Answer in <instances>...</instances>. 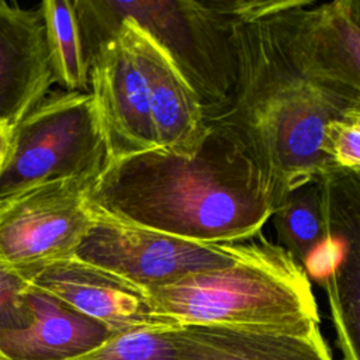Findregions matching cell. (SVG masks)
Returning <instances> with one entry per match:
<instances>
[{
	"label": "cell",
	"instance_id": "6da1fadb",
	"mask_svg": "<svg viewBox=\"0 0 360 360\" xmlns=\"http://www.w3.org/2000/svg\"><path fill=\"white\" fill-rule=\"evenodd\" d=\"M86 195L93 210L120 222L201 243L249 239L274 211L250 159L208 124L190 153L155 148L107 162Z\"/></svg>",
	"mask_w": 360,
	"mask_h": 360
},
{
	"label": "cell",
	"instance_id": "7a4b0ae2",
	"mask_svg": "<svg viewBox=\"0 0 360 360\" xmlns=\"http://www.w3.org/2000/svg\"><path fill=\"white\" fill-rule=\"evenodd\" d=\"M269 18H231L232 91L222 111L205 124L243 150L276 208L295 187L336 172L322 152L325 127L360 104L304 77L278 45Z\"/></svg>",
	"mask_w": 360,
	"mask_h": 360
},
{
	"label": "cell",
	"instance_id": "3957f363",
	"mask_svg": "<svg viewBox=\"0 0 360 360\" xmlns=\"http://www.w3.org/2000/svg\"><path fill=\"white\" fill-rule=\"evenodd\" d=\"M142 291L160 316L177 325L284 332L319 326L305 269L262 232L229 266Z\"/></svg>",
	"mask_w": 360,
	"mask_h": 360
},
{
	"label": "cell",
	"instance_id": "277c9868",
	"mask_svg": "<svg viewBox=\"0 0 360 360\" xmlns=\"http://www.w3.org/2000/svg\"><path fill=\"white\" fill-rule=\"evenodd\" d=\"M82 42L89 59L131 18L172 56L197 93L204 121L226 105L233 84L231 17L215 0H73Z\"/></svg>",
	"mask_w": 360,
	"mask_h": 360
},
{
	"label": "cell",
	"instance_id": "5b68a950",
	"mask_svg": "<svg viewBox=\"0 0 360 360\" xmlns=\"http://www.w3.org/2000/svg\"><path fill=\"white\" fill-rule=\"evenodd\" d=\"M107 162V148L90 91L48 94L13 129L0 173V200L58 181L91 183Z\"/></svg>",
	"mask_w": 360,
	"mask_h": 360
},
{
	"label": "cell",
	"instance_id": "8992f818",
	"mask_svg": "<svg viewBox=\"0 0 360 360\" xmlns=\"http://www.w3.org/2000/svg\"><path fill=\"white\" fill-rule=\"evenodd\" d=\"M91 208V207H90ZM91 225L75 257L141 290L235 263L248 239L201 243L120 222L91 208Z\"/></svg>",
	"mask_w": 360,
	"mask_h": 360
},
{
	"label": "cell",
	"instance_id": "52a82bcc",
	"mask_svg": "<svg viewBox=\"0 0 360 360\" xmlns=\"http://www.w3.org/2000/svg\"><path fill=\"white\" fill-rule=\"evenodd\" d=\"M89 186L58 180L1 198L0 262L30 283L45 266L73 256L93 219Z\"/></svg>",
	"mask_w": 360,
	"mask_h": 360
},
{
	"label": "cell",
	"instance_id": "ba28073f",
	"mask_svg": "<svg viewBox=\"0 0 360 360\" xmlns=\"http://www.w3.org/2000/svg\"><path fill=\"white\" fill-rule=\"evenodd\" d=\"M269 20L287 59L304 77L360 104V0H295Z\"/></svg>",
	"mask_w": 360,
	"mask_h": 360
},
{
	"label": "cell",
	"instance_id": "9c48e42d",
	"mask_svg": "<svg viewBox=\"0 0 360 360\" xmlns=\"http://www.w3.org/2000/svg\"><path fill=\"white\" fill-rule=\"evenodd\" d=\"M89 91L104 134L107 162L158 148L146 79L125 24L91 53Z\"/></svg>",
	"mask_w": 360,
	"mask_h": 360
},
{
	"label": "cell",
	"instance_id": "30bf717a",
	"mask_svg": "<svg viewBox=\"0 0 360 360\" xmlns=\"http://www.w3.org/2000/svg\"><path fill=\"white\" fill-rule=\"evenodd\" d=\"M30 284L112 333L177 326L153 309L141 288L75 256L45 266Z\"/></svg>",
	"mask_w": 360,
	"mask_h": 360
},
{
	"label": "cell",
	"instance_id": "8fae6325",
	"mask_svg": "<svg viewBox=\"0 0 360 360\" xmlns=\"http://www.w3.org/2000/svg\"><path fill=\"white\" fill-rule=\"evenodd\" d=\"M53 83L39 10L0 1V125L13 129Z\"/></svg>",
	"mask_w": 360,
	"mask_h": 360
},
{
	"label": "cell",
	"instance_id": "7c38bea8",
	"mask_svg": "<svg viewBox=\"0 0 360 360\" xmlns=\"http://www.w3.org/2000/svg\"><path fill=\"white\" fill-rule=\"evenodd\" d=\"M121 22L127 25L142 63L158 148L177 153L195 150L205 132L197 93L169 52L149 32L131 18Z\"/></svg>",
	"mask_w": 360,
	"mask_h": 360
},
{
	"label": "cell",
	"instance_id": "4fadbf2b",
	"mask_svg": "<svg viewBox=\"0 0 360 360\" xmlns=\"http://www.w3.org/2000/svg\"><path fill=\"white\" fill-rule=\"evenodd\" d=\"M28 304V325L0 332V352L8 360H72L112 335L104 325L32 285Z\"/></svg>",
	"mask_w": 360,
	"mask_h": 360
},
{
	"label": "cell",
	"instance_id": "5bb4252c",
	"mask_svg": "<svg viewBox=\"0 0 360 360\" xmlns=\"http://www.w3.org/2000/svg\"><path fill=\"white\" fill-rule=\"evenodd\" d=\"M179 360H333L319 326L309 332L177 325Z\"/></svg>",
	"mask_w": 360,
	"mask_h": 360
},
{
	"label": "cell",
	"instance_id": "9a60e30c",
	"mask_svg": "<svg viewBox=\"0 0 360 360\" xmlns=\"http://www.w3.org/2000/svg\"><path fill=\"white\" fill-rule=\"evenodd\" d=\"M270 219L276 243L305 269L311 256L329 239L321 176L287 193Z\"/></svg>",
	"mask_w": 360,
	"mask_h": 360
},
{
	"label": "cell",
	"instance_id": "2e32d148",
	"mask_svg": "<svg viewBox=\"0 0 360 360\" xmlns=\"http://www.w3.org/2000/svg\"><path fill=\"white\" fill-rule=\"evenodd\" d=\"M53 80L65 91H89V63L73 0H45L38 7Z\"/></svg>",
	"mask_w": 360,
	"mask_h": 360
},
{
	"label": "cell",
	"instance_id": "e0dca14e",
	"mask_svg": "<svg viewBox=\"0 0 360 360\" xmlns=\"http://www.w3.org/2000/svg\"><path fill=\"white\" fill-rule=\"evenodd\" d=\"M323 281L326 283L330 314L343 360H359V236L346 242L340 259Z\"/></svg>",
	"mask_w": 360,
	"mask_h": 360
},
{
	"label": "cell",
	"instance_id": "ac0fdd59",
	"mask_svg": "<svg viewBox=\"0 0 360 360\" xmlns=\"http://www.w3.org/2000/svg\"><path fill=\"white\" fill-rule=\"evenodd\" d=\"M72 360H179L176 326L112 333L96 349Z\"/></svg>",
	"mask_w": 360,
	"mask_h": 360
},
{
	"label": "cell",
	"instance_id": "d6986e66",
	"mask_svg": "<svg viewBox=\"0 0 360 360\" xmlns=\"http://www.w3.org/2000/svg\"><path fill=\"white\" fill-rule=\"evenodd\" d=\"M322 152L336 172L359 174L360 170V107H353L328 122Z\"/></svg>",
	"mask_w": 360,
	"mask_h": 360
},
{
	"label": "cell",
	"instance_id": "ffe728a7",
	"mask_svg": "<svg viewBox=\"0 0 360 360\" xmlns=\"http://www.w3.org/2000/svg\"><path fill=\"white\" fill-rule=\"evenodd\" d=\"M30 287L28 281L0 262V332L28 325L31 319Z\"/></svg>",
	"mask_w": 360,
	"mask_h": 360
},
{
	"label": "cell",
	"instance_id": "44dd1931",
	"mask_svg": "<svg viewBox=\"0 0 360 360\" xmlns=\"http://www.w3.org/2000/svg\"><path fill=\"white\" fill-rule=\"evenodd\" d=\"M10 139H11V129L0 125V173H1V170L4 167L6 159L8 156Z\"/></svg>",
	"mask_w": 360,
	"mask_h": 360
},
{
	"label": "cell",
	"instance_id": "7402d4cb",
	"mask_svg": "<svg viewBox=\"0 0 360 360\" xmlns=\"http://www.w3.org/2000/svg\"><path fill=\"white\" fill-rule=\"evenodd\" d=\"M0 360H8V359H7V357L0 352Z\"/></svg>",
	"mask_w": 360,
	"mask_h": 360
}]
</instances>
